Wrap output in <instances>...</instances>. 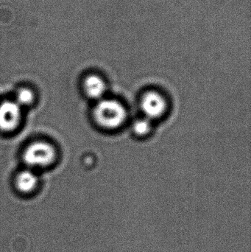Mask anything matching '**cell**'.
<instances>
[{"label":"cell","mask_w":251,"mask_h":252,"mask_svg":"<svg viewBox=\"0 0 251 252\" xmlns=\"http://www.w3.org/2000/svg\"><path fill=\"white\" fill-rule=\"evenodd\" d=\"M94 117L99 125L114 129L122 126L127 118L125 107L114 100H102L94 108Z\"/></svg>","instance_id":"obj_1"},{"label":"cell","mask_w":251,"mask_h":252,"mask_svg":"<svg viewBox=\"0 0 251 252\" xmlns=\"http://www.w3.org/2000/svg\"><path fill=\"white\" fill-rule=\"evenodd\" d=\"M23 160L29 167H47L54 162L56 148L49 142L37 141L29 144L23 153Z\"/></svg>","instance_id":"obj_2"},{"label":"cell","mask_w":251,"mask_h":252,"mask_svg":"<svg viewBox=\"0 0 251 252\" xmlns=\"http://www.w3.org/2000/svg\"><path fill=\"white\" fill-rule=\"evenodd\" d=\"M22 110L15 101H4L0 104V130L10 132L20 124Z\"/></svg>","instance_id":"obj_3"},{"label":"cell","mask_w":251,"mask_h":252,"mask_svg":"<svg viewBox=\"0 0 251 252\" xmlns=\"http://www.w3.org/2000/svg\"><path fill=\"white\" fill-rule=\"evenodd\" d=\"M141 106L147 119H156L164 115L166 111L167 103L161 94L149 93L143 97Z\"/></svg>","instance_id":"obj_4"},{"label":"cell","mask_w":251,"mask_h":252,"mask_svg":"<svg viewBox=\"0 0 251 252\" xmlns=\"http://www.w3.org/2000/svg\"><path fill=\"white\" fill-rule=\"evenodd\" d=\"M38 179L35 173L29 170H22L18 173L15 185L18 190L23 193H29L36 188Z\"/></svg>","instance_id":"obj_5"},{"label":"cell","mask_w":251,"mask_h":252,"mask_svg":"<svg viewBox=\"0 0 251 252\" xmlns=\"http://www.w3.org/2000/svg\"><path fill=\"white\" fill-rule=\"evenodd\" d=\"M84 87L87 95L91 98H100L106 93V84L97 75H88L84 81Z\"/></svg>","instance_id":"obj_6"},{"label":"cell","mask_w":251,"mask_h":252,"mask_svg":"<svg viewBox=\"0 0 251 252\" xmlns=\"http://www.w3.org/2000/svg\"><path fill=\"white\" fill-rule=\"evenodd\" d=\"M34 100V93L28 88H20L16 94V102L19 106H27L32 104Z\"/></svg>","instance_id":"obj_7"},{"label":"cell","mask_w":251,"mask_h":252,"mask_svg":"<svg viewBox=\"0 0 251 252\" xmlns=\"http://www.w3.org/2000/svg\"><path fill=\"white\" fill-rule=\"evenodd\" d=\"M151 128L150 120L146 118L138 120L134 124V130L139 136H144L149 133Z\"/></svg>","instance_id":"obj_8"}]
</instances>
